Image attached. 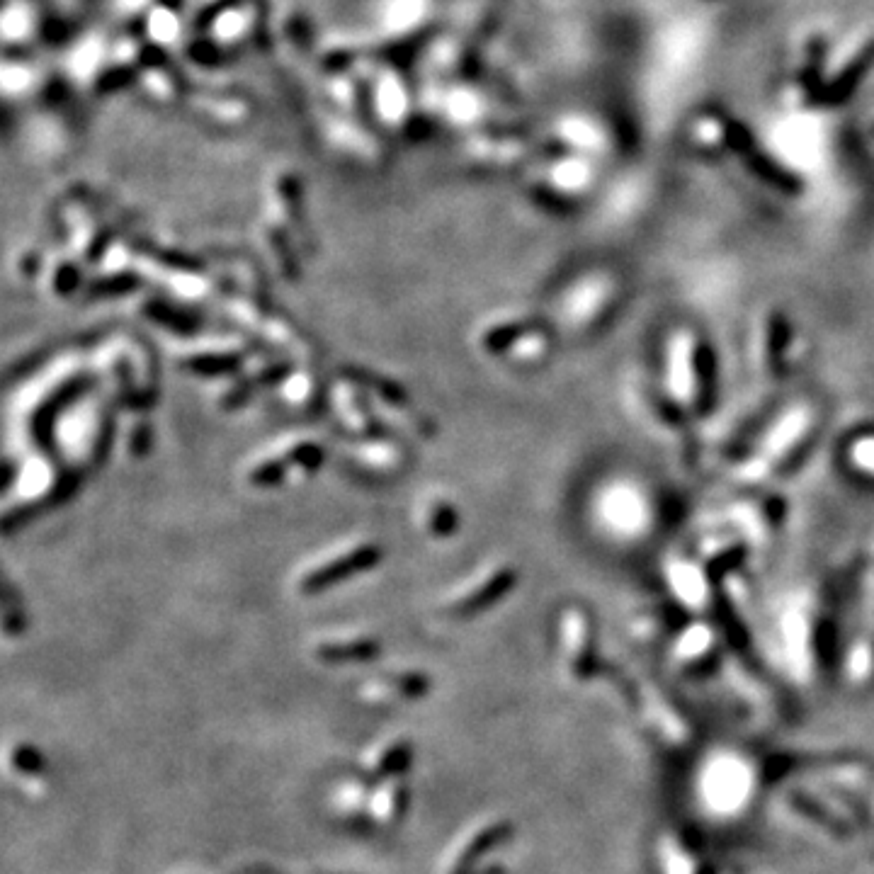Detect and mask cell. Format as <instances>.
Segmentation results:
<instances>
[{
  "label": "cell",
  "instance_id": "6da1fadb",
  "mask_svg": "<svg viewBox=\"0 0 874 874\" xmlns=\"http://www.w3.org/2000/svg\"><path fill=\"white\" fill-rule=\"evenodd\" d=\"M374 561H377V549L370 547V544H365V547H357L350 549V552L331 556V559L323 561L321 566H316L314 571H309L302 578V586L306 593H316V590L333 586L336 581H343V578L353 576V573L367 569V566H372Z\"/></svg>",
  "mask_w": 874,
  "mask_h": 874
},
{
  "label": "cell",
  "instance_id": "7a4b0ae2",
  "mask_svg": "<svg viewBox=\"0 0 874 874\" xmlns=\"http://www.w3.org/2000/svg\"><path fill=\"white\" fill-rule=\"evenodd\" d=\"M430 692V678L423 673H391L374 678L365 685L362 695L370 700H391V697H401V700H421Z\"/></svg>",
  "mask_w": 874,
  "mask_h": 874
},
{
  "label": "cell",
  "instance_id": "3957f363",
  "mask_svg": "<svg viewBox=\"0 0 874 874\" xmlns=\"http://www.w3.org/2000/svg\"><path fill=\"white\" fill-rule=\"evenodd\" d=\"M408 802H411V792H408L406 782L401 780V777L379 782L372 794L370 819L384 826L399 824V821L406 816Z\"/></svg>",
  "mask_w": 874,
  "mask_h": 874
},
{
  "label": "cell",
  "instance_id": "277c9868",
  "mask_svg": "<svg viewBox=\"0 0 874 874\" xmlns=\"http://www.w3.org/2000/svg\"><path fill=\"white\" fill-rule=\"evenodd\" d=\"M379 654L377 639H343V641H323L314 649V656L328 666H348V663H365Z\"/></svg>",
  "mask_w": 874,
  "mask_h": 874
},
{
  "label": "cell",
  "instance_id": "5b68a950",
  "mask_svg": "<svg viewBox=\"0 0 874 874\" xmlns=\"http://www.w3.org/2000/svg\"><path fill=\"white\" fill-rule=\"evenodd\" d=\"M413 763V746L408 741H394L379 748L374 756L367 760V777L374 782L396 780L411 768Z\"/></svg>",
  "mask_w": 874,
  "mask_h": 874
},
{
  "label": "cell",
  "instance_id": "8992f818",
  "mask_svg": "<svg viewBox=\"0 0 874 874\" xmlns=\"http://www.w3.org/2000/svg\"><path fill=\"white\" fill-rule=\"evenodd\" d=\"M10 768H13V773L20 777L25 785H34L39 787L44 780H47V763H44V756L37 751V748L30 746V743H17L13 746V751H10L8 756Z\"/></svg>",
  "mask_w": 874,
  "mask_h": 874
},
{
  "label": "cell",
  "instance_id": "52a82bcc",
  "mask_svg": "<svg viewBox=\"0 0 874 874\" xmlns=\"http://www.w3.org/2000/svg\"><path fill=\"white\" fill-rule=\"evenodd\" d=\"M372 794H374V787H372L370 777L367 775L355 777V780L343 782V785L338 787L336 804H338V809L348 816L370 814Z\"/></svg>",
  "mask_w": 874,
  "mask_h": 874
},
{
  "label": "cell",
  "instance_id": "ba28073f",
  "mask_svg": "<svg viewBox=\"0 0 874 874\" xmlns=\"http://www.w3.org/2000/svg\"><path fill=\"white\" fill-rule=\"evenodd\" d=\"M498 833H501L498 828H486V831L476 833L474 838H469L467 845L459 848L450 865H447V874H469L471 867H474V862L479 860V855L496 843Z\"/></svg>",
  "mask_w": 874,
  "mask_h": 874
},
{
  "label": "cell",
  "instance_id": "9c48e42d",
  "mask_svg": "<svg viewBox=\"0 0 874 874\" xmlns=\"http://www.w3.org/2000/svg\"><path fill=\"white\" fill-rule=\"evenodd\" d=\"M251 874H280V872L270 870V867H253Z\"/></svg>",
  "mask_w": 874,
  "mask_h": 874
},
{
  "label": "cell",
  "instance_id": "30bf717a",
  "mask_svg": "<svg viewBox=\"0 0 874 874\" xmlns=\"http://www.w3.org/2000/svg\"><path fill=\"white\" fill-rule=\"evenodd\" d=\"M316 874H338V872H316Z\"/></svg>",
  "mask_w": 874,
  "mask_h": 874
}]
</instances>
